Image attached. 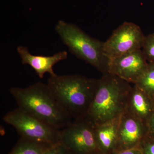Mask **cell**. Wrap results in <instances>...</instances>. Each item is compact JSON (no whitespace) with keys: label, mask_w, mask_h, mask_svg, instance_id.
I'll return each mask as SVG.
<instances>
[{"label":"cell","mask_w":154,"mask_h":154,"mask_svg":"<svg viewBox=\"0 0 154 154\" xmlns=\"http://www.w3.org/2000/svg\"><path fill=\"white\" fill-rule=\"evenodd\" d=\"M134 85L146 94L154 98L153 63H148L146 69Z\"/></svg>","instance_id":"cell-14"},{"label":"cell","mask_w":154,"mask_h":154,"mask_svg":"<svg viewBox=\"0 0 154 154\" xmlns=\"http://www.w3.org/2000/svg\"><path fill=\"white\" fill-rule=\"evenodd\" d=\"M112 154H143L139 147L122 150L115 152Z\"/></svg>","instance_id":"cell-18"},{"label":"cell","mask_w":154,"mask_h":154,"mask_svg":"<svg viewBox=\"0 0 154 154\" xmlns=\"http://www.w3.org/2000/svg\"><path fill=\"white\" fill-rule=\"evenodd\" d=\"M3 120L14 127L21 137L51 146L60 143V130L19 107L7 113Z\"/></svg>","instance_id":"cell-5"},{"label":"cell","mask_w":154,"mask_h":154,"mask_svg":"<svg viewBox=\"0 0 154 154\" xmlns=\"http://www.w3.org/2000/svg\"><path fill=\"white\" fill-rule=\"evenodd\" d=\"M52 146L21 137L8 154H43Z\"/></svg>","instance_id":"cell-13"},{"label":"cell","mask_w":154,"mask_h":154,"mask_svg":"<svg viewBox=\"0 0 154 154\" xmlns=\"http://www.w3.org/2000/svg\"><path fill=\"white\" fill-rule=\"evenodd\" d=\"M96 154H105L102 153V152H99V153H97Z\"/></svg>","instance_id":"cell-20"},{"label":"cell","mask_w":154,"mask_h":154,"mask_svg":"<svg viewBox=\"0 0 154 154\" xmlns=\"http://www.w3.org/2000/svg\"><path fill=\"white\" fill-rule=\"evenodd\" d=\"M148 135L154 137V111L147 124Z\"/></svg>","instance_id":"cell-19"},{"label":"cell","mask_w":154,"mask_h":154,"mask_svg":"<svg viewBox=\"0 0 154 154\" xmlns=\"http://www.w3.org/2000/svg\"><path fill=\"white\" fill-rule=\"evenodd\" d=\"M43 154H71L60 143L52 146Z\"/></svg>","instance_id":"cell-17"},{"label":"cell","mask_w":154,"mask_h":154,"mask_svg":"<svg viewBox=\"0 0 154 154\" xmlns=\"http://www.w3.org/2000/svg\"><path fill=\"white\" fill-rule=\"evenodd\" d=\"M120 116L94 126L96 143L102 153L112 154L116 152Z\"/></svg>","instance_id":"cell-12"},{"label":"cell","mask_w":154,"mask_h":154,"mask_svg":"<svg viewBox=\"0 0 154 154\" xmlns=\"http://www.w3.org/2000/svg\"><path fill=\"white\" fill-rule=\"evenodd\" d=\"M147 134L146 125L124 111L119 124L116 152L139 147Z\"/></svg>","instance_id":"cell-9"},{"label":"cell","mask_w":154,"mask_h":154,"mask_svg":"<svg viewBox=\"0 0 154 154\" xmlns=\"http://www.w3.org/2000/svg\"><path fill=\"white\" fill-rule=\"evenodd\" d=\"M94 127L86 119L73 120L60 130V143L71 154H96L99 152Z\"/></svg>","instance_id":"cell-6"},{"label":"cell","mask_w":154,"mask_h":154,"mask_svg":"<svg viewBox=\"0 0 154 154\" xmlns=\"http://www.w3.org/2000/svg\"><path fill=\"white\" fill-rule=\"evenodd\" d=\"M98 79L78 74L50 76L47 85L73 120L85 118L98 86Z\"/></svg>","instance_id":"cell-1"},{"label":"cell","mask_w":154,"mask_h":154,"mask_svg":"<svg viewBox=\"0 0 154 154\" xmlns=\"http://www.w3.org/2000/svg\"><path fill=\"white\" fill-rule=\"evenodd\" d=\"M10 92L19 108L57 129L65 128L73 120L56 99L47 84L38 82L27 88L13 87Z\"/></svg>","instance_id":"cell-2"},{"label":"cell","mask_w":154,"mask_h":154,"mask_svg":"<svg viewBox=\"0 0 154 154\" xmlns=\"http://www.w3.org/2000/svg\"><path fill=\"white\" fill-rule=\"evenodd\" d=\"M145 36L138 25L132 22H125L104 42V52L111 59L142 49Z\"/></svg>","instance_id":"cell-7"},{"label":"cell","mask_w":154,"mask_h":154,"mask_svg":"<svg viewBox=\"0 0 154 154\" xmlns=\"http://www.w3.org/2000/svg\"><path fill=\"white\" fill-rule=\"evenodd\" d=\"M125 111L147 125L154 111V98L134 85L128 94Z\"/></svg>","instance_id":"cell-11"},{"label":"cell","mask_w":154,"mask_h":154,"mask_svg":"<svg viewBox=\"0 0 154 154\" xmlns=\"http://www.w3.org/2000/svg\"><path fill=\"white\" fill-rule=\"evenodd\" d=\"M55 29L72 54L97 69L102 74L109 73L110 59L103 49L104 42L93 38L77 25L59 20Z\"/></svg>","instance_id":"cell-4"},{"label":"cell","mask_w":154,"mask_h":154,"mask_svg":"<svg viewBox=\"0 0 154 154\" xmlns=\"http://www.w3.org/2000/svg\"><path fill=\"white\" fill-rule=\"evenodd\" d=\"M142 49L110 59L109 73L134 84L148 65Z\"/></svg>","instance_id":"cell-8"},{"label":"cell","mask_w":154,"mask_h":154,"mask_svg":"<svg viewBox=\"0 0 154 154\" xmlns=\"http://www.w3.org/2000/svg\"><path fill=\"white\" fill-rule=\"evenodd\" d=\"M17 51L21 57L22 63L30 65L40 79H43L46 73L50 76L55 75L54 66L59 62L66 59L68 57V53L66 51L50 56L33 55L29 52L28 48L23 46H18Z\"/></svg>","instance_id":"cell-10"},{"label":"cell","mask_w":154,"mask_h":154,"mask_svg":"<svg viewBox=\"0 0 154 154\" xmlns=\"http://www.w3.org/2000/svg\"><path fill=\"white\" fill-rule=\"evenodd\" d=\"M132 86L110 73L99 79L97 90L85 119L94 126L119 117L124 112Z\"/></svg>","instance_id":"cell-3"},{"label":"cell","mask_w":154,"mask_h":154,"mask_svg":"<svg viewBox=\"0 0 154 154\" xmlns=\"http://www.w3.org/2000/svg\"><path fill=\"white\" fill-rule=\"evenodd\" d=\"M139 147L143 154H154V137L147 135L141 142Z\"/></svg>","instance_id":"cell-16"},{"label":"cell","mask_w":154,"mask_h":154,"mask_svg":"<svg viewBox=\"0 0 154 154\" xmlns=\"http://www.w3.org/2000/svg\"><path fill=\"white\" fill-rule=\"evenodd\" d=\"M142 49L148 62L154 63V32L145 36Z\"/></svg>","instance_id":"cell-15"}]
</instances>
